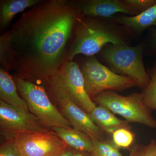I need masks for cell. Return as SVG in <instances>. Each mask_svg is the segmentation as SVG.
<instances>
[{
  "label": "cell",
  "mask_w": 156,
  "mask_h": 156,
  "mask_svg": "<svg viewBox=\"0 0 156 156\" xmlns=\"http://www.w3.org/2000/svg\"><path fill=\"white\" fill-rule=\"evenodd\" d=\"M92 100L113 113L122 116L129 123H139L156 128V119L151 111L144 104L142 92L123 96L115 91H106L98 94Z\"/></svg>",
  "instance_id": "cell-5"
},
{
  "label": "cell",
  "mask_w": 156,
  "mask_h": 156,
  "mask_svg": "<svg viewBox=\"0 0 156 156\" xmlns=\"http://www.w3.org/2000/svg\"><path fill=\"white\" fill-rule=\"evenodd\" d=\"M153 156H156V147L155 151L154 153V154Z\"/></svg>",
  "instance_id": "cell-26"
},
{
  "label": "cell",
  "mask_w": 156,
  "mask_h": 156,
  "mask_svg": "<svg viewBox=\"0 0 156 156\" xmlns=\"http://www.w3.org/2000/svg\"><path fill=\"white\" fill-rule=\"evenodd\" d=\"M144 42V55L156 57V27H152L149 30Z\"/></svg>",
  "instance_id": "cell-21"
},
{
  "label": "cell",
  "mask_w": 156,
  "mask_h": 156,
  "mask_svg": "<svg viewBox=\"0 0 156 156\" xmlns=\"http://www.w3.org/2000/svg\"><path fill=\"white\" fill-rule=\"evenodd\" d=\"M112 141L118 148L130 147L134 140V134L131 130L121 128L112 134Z\"/></svg>",
  "instance_id": "cell-20"
},
{
  "label": "cell",
  "mask_w": 156,
  "mask_h": 156,
  "mask_svg": "<svg viewBox=\"0 0 156 156\" xmlns=\"http://www.w3.org/2000/svg\"><path fill=\"white\" fill-rule=\"evenodd\" d=\"M13 77L5 69H0V98L10 105L29 111L25 101L19 96Z\"/></svg>",
  "instance_id": "cell-15"
},
{
  "label": "cell",
  "mask_w": 156,
  "mask_h": 156,
  "mask_svg": "<svg viewBox=\"0 0 156 156\" xmlns=\"http://www.w3.org/2000/svg\"><path fill=\"white\" fill-rule=\"evenodd\" d=\"M1 134L7 140H14L19 134L49 131L29 111L6 103L0 100Z\"/></svg>",
  "instance_id": "cell-8"
},
{
  "label": "cell",
  "mask_w": 156,
  "mask_h": 156,
  "mask_svg": "<svg viewBox=\"0 0 156 156\" xmlns=\"http://www.w3.org/2000/svg\"><path fill=\"white\" fill-rule=\"evenodd\" d=\"M114 16H79L67 61H73L78 54L94 56L109 44L131 45L136 38L128 29L116 22Z\"/></svg>",
  "instance_id": "cell-2"
},
{
  "label": "cell",
  "mask_w": 156,
  "mask_h": 156,
  "mask_svg": "<svg viewBox=\"0 0 156 156\" xmlns=\"http://www.w3.org/2000/svg\"><path fill=\"white\" fill-rule=\"evenodd\" d=\"M0 156H22L17 150L14 140H7L0 147Z\"/></svg>",
  "instance_id": "cell-23"
},
{
  "label": "cell",
  "mask_w": 156,
  "mask_h": 156,
  "mask_svg": "<svg viewBox=\"0 0 156 156\" xmlns=\"http://www.w3.org/2000/svg\"><path fill=\"white\" fill-rule=\"evenodd\" d=\"M116 22L125 27L136 39L148 28L156 27V4L138 15L130 16L126 14L115 16Z\"/></svg>",
  "instance_id": "cell-12"
},
{
  "label": "cell",
  "mask_w": 156,
  "mask_h": 156,
  "mask_svg": "<svg viewBox=\"0 0 156 156\" xmlns=\"http://www.w3.org/2000/svg\"><path fill=\"white\" fill-rule=\"evenodd\" d=\"M51 129L69 147L77 151L92 153V140L84 132L72 128L53 127Z\"/></svg>",
  "instance_id": "cell-14"
},
{
  "label": "cell",
  "mask_w": 156,
  "mask_h": 156,
  "mask_svg": "<svg viewBox=\"0 0 156 156\" xmlns=\"http://www.w3.org/2000/svg\"><path fill=\"white\" fill-rule=\"evenodd\" d=\"M93 122L105 134H112L121 128L131 130V127L126 120L120 119L105 107L98 105L89 114Z\"/></svg>",
  "instance_id": "cell-13"
},
{
  "label": "cell",
  "mask_w": 156,
  "mask_h": 156,
  "mask_svg": "<svg viewBox=\"0 0 156 156\" xmlns=\"http://www.w3.org/2000/svg\"><path fill=\"white\" fill-rule=\"evenodd\" d=\"M90 153L84 152L75 151V152L74 156H92V154H90V155H89Z\"/></svg>",
  "instance_id": "cell-25"
},
{
  "label": "cell",
  "mask_w": 156,
  "mask_h": 156,
  "mask_svg": "<svg viewBox=\"0 0 156 156\" xmlns=\"http://www.w3.org/2000/svg\"><path fill=\"white\" fill-rule=\"evenodd\" d=\"M48 87L58 104L62 114L69 121L73 128L87 134L92 140H106L105 133L93 122L89 114L72 100L56 80H53Z\"/></svg>",
  "instance_id": "cell-7"
},
{
  "label": "cell",
  "mask_w": 156,
  "mask_h": 156,
  "mask_svg": "<svg viewBox=\"0 0 156 156\" xmlns=\"http://www.w3.org/2000/svg\"><path fill=\"white\" fill-rule=\"evenodd\" d=\"M144 41L134 46L109 44L98 53L100 59L112 71L134 80L144 89L150 77L143 61Z\"/></svg>",
  "instance_id": "cell-3"
},
{
  "label": "cell",
  "mask_w": 156,
  "mask_h": 156,
  "mask_svg": "<svg viewBox=\"0 0 156 156\" xmlns=\"http://www.w3.org/2000/svg\"><path fill=\"white\" fill-rule=\"evenodd\" d=\"M79 17L64 0L43 1L23 13L9 30L16 73L49 87L67 61L66 49Z\"/></svg>",
  "instance_id": "cell-1"
},
{
  "label": "cell",
  "mask_w": 156,
  "mask_h": 156,
  "mask_svg": "<svg viewBox=\"0 0 156 156\" xmlns=\"http://www.w3.org/2000/svg\"><path fill=\"white\" fill-rule=\"evenodd\" d=\"M41 0H4L0 4V28L5 29L15 15L27 8L41 3Z\"/></svg>",
  "instance_id": "cell-16"
},
{
  "label": "cell",
  "mask_w": 156,
  "mask_h": 156,
  "mask_svg": "<svg viewBox=\"0 0 156 156\" xmlns=\"http://www.w3.org/2000/svg\"><path fill=\"white\" fill-rule=\"evenodd\" d=\"M75 151L73 149H67L63 151L56 156H74L75 154Z\"/></svg>",
  "instance_id": "cell-24"
},
{
  "label": "cell",
  "mask_w": 156,
  "mask_h": 156,
  "mask_svg": "<svg viewBox=\"0 0 156 156\" xmlns=\"http://www.w3.org/2000/svg\"><path fill=\"white\" fill-rule=\"evenodd\" d=\"M80 68L83 76L85 89L92 100L105 91L120 92L139 87L134 80L113 72L94 56H89Z\"/></svg>",
  "instance_id": "cell-6"
},
{
  "label": "cell",
  "mask_w": 156,
  "mask_h": 156,
  "mask_svg": "<svg viewBox=\"0 0 156 156\" xmlns=\"http://www.w3.org/2000/svg\"><path fill=\"white\" fill-rule=\"evenodd\" d=\"M17 90L29 110L46 128H71L70 123L52 103L43 86L32 83L15 73L13 76Z\"/></svg>",
  "instance_id": "cell-4"
},
{
  "label": "cell",
  "mask_w": 156,
  "mask_h": 156,
  "mask_svg": "<svg viewBox=\"0 0 156 156\" xmlns=\"http://www.w3.org/2000/svg\"><path fill=\"white\" fill-rule=\"evenodd\" d=\"M92 156H123L112 140H92Z\"/></svg>",
  "instance_id": "cell-18"
},
{
  "label": "cell",
  "mask_w": 156,
  "mask_h": 156,
  "mask_svg": "<svg viewBox=\"0 0 156 156\" xmlns=\"http://www.w3.org/2000/svg\"><path fill=\"white\" fill-rule=\"evenodd\" d=\"M72 100L87 113L90 114L96 104L87 94L80 68L75 62L66 61L56 78Z\"/></svg>",
  "instance_id": "cell-10"
},
{
  "label": "cell",
  "mask_w": 156,
  "mask_h": 156,
  "mask_svg": "<svg viewBox=\"0 0 156 156\" xmlns=\"http://www.w3.org/2000/svg\"><path fill=\"white\" fill-rule=\"evenodd\" d=\"M14 140L22 156H56L68 147L53 131L24 133Z\"/></svg>",
  "instance_id": "cell-9"
},
{
  "label": "cell",
  "mask_w": 156,
  "mask_h": 156,
  "mask_svg": "<svg viewBox=\"0 0 156 156\" xmlns=\"http://www.w3.org/2000/svg\"><path fill=\"white\" fill-rule=\"evenodd\" d=\"M150 81L142 92L144 104L151 111L156 110V61L147 70Z\"/></svg>",
  "instance_id": "cell-17"
},
{
  "label": "cell",
  "mask_w": 156,
  "mask_h": 156,
  "mask_svg": "<svg viewBox=\"0 0 156 156\" xmlns=\"http://www.w3.org/2000/svg\"><path fill=\"white\" fill-rule=\"evenodd\" d=\"M69 3L80 17L109 18L118 13L130 16L139 14L130 0H79Z\"/></svg>",
  "instance_id": "cell-11"
},
{
  "label": "cell",
  "mask_w": 156,
  "mask_h": 156,
  "mask_svg": "<svg viewBox=\"0 0 156 156\" xmlns=\"http://www.w3.org/2000/svg\"><path fill=\"white\" fill-rule=\"evenodd\" d=\"M156 147V140L153 139L146 145L133 146L129 156H153Z\"/></svg>",
  "instance_id": "cell-22"
},
{
  "label": "cell",
  "mask_w": 156,
  "mask_h": 156,
  "mask_svg": "<svg viewBox=\"0 0 156 156\" xmlns=\"http://www.w3.org/2000/svg\"><path fill=\"white\" fill-rule=\"evenodd\" d=\"M0 63L6 71L13 69L11 39L9 31L0 37Z\"/></svg>",
  "instance_id": "cell-19"
}]
</instances>
